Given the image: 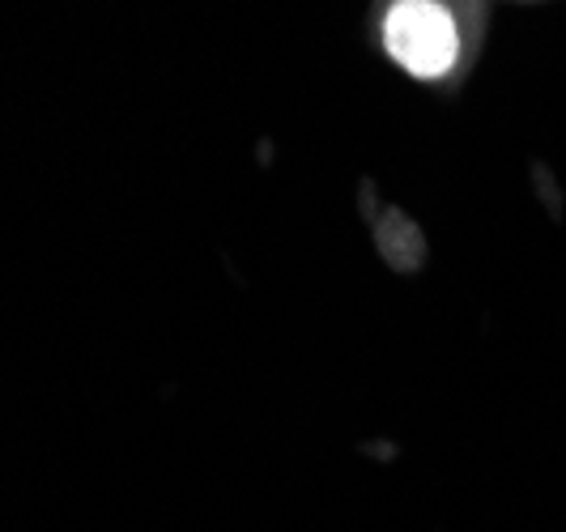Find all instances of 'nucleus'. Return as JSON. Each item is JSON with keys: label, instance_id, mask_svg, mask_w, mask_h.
<instances>
[{"label": "nucleus", "instance_id": "f257e3e1", "mask_svg": "<svg viewBox=\"0 0 566 532\" xmlns=\"http://www.w3.org/2000/svg\"><path fill=\"white\" fill-rule=\"evenodd\" d=\"M384 52L418 82H443L464 64L469 39L452 0H392L379 18Z\"/></svg>", "mask_w": 566, "mask_h": 532}]
</instances>
